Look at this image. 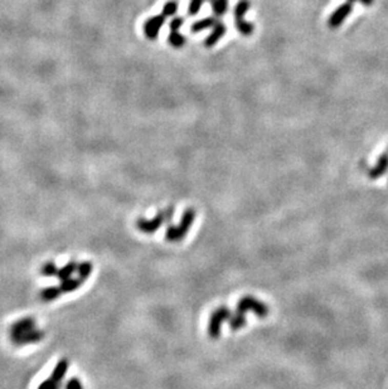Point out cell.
<instances>
[{"mask_svg": "<svg viewBox=\"0 0 388 389\" xmlns=\"http://www.w3.org/2000/svg\"><path fill=\"white\" fill-rule=\"evenodd\" d=\"M195 217H197V212H195L194 208H188V209L184 210L178 226L168 224L167 231H165V240L168 242H180V241H183L186 235L188 234Z\"/></svg>", "mask_w": 388, "mask_h": 389, "instance_id": "cell-1", "label": "cell"}, {"mask_svg": "<svg viewBox=\"0 0 388 389\" xmlns=\"http://www.w3.org/2000/svg\"><path fill=\"white\" fill-rule=\"evenodd\" d=\"M173 217H174V208L168 207L164 210H160L153 218H139L136 221V227L142 233L153 234L164 224H170Z\"/></svg>", "mask_w": 388, "mask_h": 389, "instance_id": "cell-2", "label": "cell"}, {"mask_svg": "<svg viewBox=\"0 0 388 389\" xmlns=\"http://www.w3.org/2000/svg\"><path fill=\"white\" fill-rule=\"evenodd\" d=\"M236 310L244 312V314L251 311L258 317H266L270 312L269 306L266 305L265 302H262V301L257 300V298L254 297V296H250V295L242 296V297L239 298L237 302V309H236Z\"/></svg>", "mask_w": 388, "mask_h": 389, "instance_id": "cell-3", "label": "cell"}, {"mask_svg": "<svg viewBox=\"0 0 388 389\" xmlns=\"http://www.w3.org/2000/svg\"><path fill=\"white\" fill-rule=\"evenodd\" d=\"M231 317V310L228 306H219L211 314L208 322V335L212 339H217L221 335L222 324Z\"/></svg>", "mask_w": 388, "mask_h": 389, "instance_id": "cell-4", "label": "cell"}, {"mask_svg": "<svg viewBox=\"0 0 388 389\" xmlns=\"http://www.w3.org/2000/svg\"><path fill=\"white\" fill-rule=\"evenodd\" d=\"M165 16L163 14L160 15H155V16H150V18L147 19V21L142 26V31H144V34L147 35V38L149 40H155L158 38L159 32H160L161 27L164 26L165 23Z\"/></svg>", "mask_w": 388, "mask_h": 389, "instance_id": "cell-5", "label": "cell"}, {"mask_svg": "<svg viewBox=\"0 0 388 389\" xmlns=\"http://www.w3.org/2000/svg\"><path fill=\"white\" fill-rule=\"evenodd\" d=\"M352 10H353V4H352L351 2L343 3V4L339 5V7H338L337 9L332 13V15L329 16L328 26L332 29L338 28V27H339L340 24H342L343 21L348 18V15L351 14Z\"/></svg>", "mask_w": 388, "mask_h": 389, "instance_id": "cell-6", "label": "cell"}, {"mask_svg": "<svg viewBox=\"0 0 388 389\" xmlns=\"http://www.w3.org/2000/svg\"><path fill=\"white\" fill-rule=\"evenodd\" d=\"M226 33H227V27H226V24L222 23V21H218V23L213 27L211 34L206 38L203 45H205V47H207V48L214 47V46H216L217 43H218L219 40L224 37Z\"/></svg>", "mask_w": 388, "mask_h": 389, "instance_id": "cell-7", "label": "cell"}, {"mask_svg": "<svg viewBox=\"0 0 388 389\" xmlns=\"http://www.w3.org/2000/svg\"><path fill=\"white\" fill-rule=\"evenodd\" d=\"M34 325H35L34 320H32V319H22L21 321L15 322V324L12 327V330H10V334H12V340L14 341L15 339H18L21 335L28 333V331L33 330V329H35Z\"/></svg>", "mask_w": 388, "mask_h": 389, "instance_id": "cell-8", "label": "cell"}, {"mask_svg": "<svg viewBox=\"0 0 388 389\" xmlns=\"http://www.w3.org/2000/svg\"><path fill=\"white\" fill-rule=\"evenodd\" d=\"M388 170V153H384L378 158V161H377L376 165L371 169L368 175H370L371 179L376 180L378 178H381L382 175H384Z\"/></svg>", "mask_w": 388, "mask_h": 389, "instance_id": "cell-9", "label": "cell"}, {"mask_svg": "<svg viewBox=\"0 0 388 389\" xmlns=\"http://www.w3.org/2000/svg\"><path fill=\"white\" fill-rule=\"evenodd\" d=\"M218 18L216 15L214 16H207V18H203L200 20H197L194 24H192L191 32L192 33H199L206 31V29L213 28L217 23H218Z\"/></svg>", "mask_w": 388, "mask_h": 389, "instance_id": "cell-10", "label": "cell"}, {"mask_svg": "<svg viewBox=\"0 0 388 389\" xmlns=\"http://www.w3.org/2000/svg\"><path fill=\"white\" fill-rule=\"evenodd\" d=\"M45 336V334L42 331L37 330V329H33V330L28 331V333L23 334V335L19 336L18 339H15L14 342L18 345L23 344H29V342H38L42 340V338Z\"/></svg>", "mask_w": 388, "mask_h": 389, "instance_id": "cell-11", "label": "cell"}, {"mask_svg": "<svg viewBox=\"0 0 388 389\" xmlns=\"http://www.w3.org/2000/svg\"><path fill=\"white\" fill-rule=\"evenodd\" d=\"M228 324L232 331H238L239 329L246 327L247 320H246V314L239 310H236L235 314L231 315V317L228 319Z\"/></svg>", "mask_w": 388, "mask_h": 389, "instance_id": "cell-12", "label": "cell"}, {"mask_svg": "<svg viewBox=\"0 0 388 389\" xmlns=\"http://www.w3.org/2000/svg\"><path fill=\"white\" fill-rule=\"evenodd\" d=\"M85 280H82V278H67V280H63L62 282H60V292L62 294H68V292H73L76 291L77 289H78L79 286H81L82 284H84Z\"/></svg>", "mask_w": 388, "mask_h": 389, "instance_id": "cell-13", "label": "cell"}, {"mask_svg": "<svg viewBox=\"0 0 388 389\" xmlns=\"http://www.w3.org/2000/svg\"><path fill=\"white\" fill-rule=\"evenodd\" d=\"M68 371V361L67 359H62V360H59L58 363H57V365L54 366L53 369V373H52V379L54 380V382L57 383H60V380L65 378L66 373H67Z\"/></svg>", "mask_w": 388, "mask_h": 389, "instance_id": "cell-14", "label": "cell"}, {"mask_svg": "<svg viewBox=\"0 0 388 389\" xmlns=\"http://www.w3.org/2000/svg\"><path fill=\"white\" fill-rule=\"evenodd\" d=\"M217 18L224 15L228 10V0H207Z\"/></svg>", "mask_w": 388, "mask_h": 389, "instance_id": "cell-15", "label": "cell"}, {"mask_svg": "<svg viewBox=\"0 0 388 389\" xmlns=\"http://www.w3.org/2000/svg\"><path fill=\"white\" fill-rule=\"evenodd\" d=\"M168 43L172 47L179 49L187 45V38L186 35L180 34L179 32H170L169 37H168Z\"/></svg>", "mask_w": 388, "mask_h": 389, "instance_id": "cell-16", "label": "cell"}, {"mask_svg": "<svg viewBox=\"0 0 388 389\" xmlns=\"http://www.w3.org/2000/svg\"><path fill=\"white\" fill-rule=\"evenodd\" d=\"M235 27L242 35H251L255 31L254 24L244 19H235Z\"/></svg>", "mask_w": 388, "mask_h": 389, "instance_id": "cell-17", "label": "cell"}, {"mask_svg": "<svg viewBox=\"0 0 388 389\" xmlns=\"http://www.w3.org/2000/svg\"><path fill=\"white\" fill-rule=\"evenodd\" d=\"M250 7H251V4H250L249 0H239L237 4H236L235 10H233L235 19H244V15L249 12Z\"/></svg>", "mask_w": 388, "mask_h": 389, "instance_id": "cell-18", "label": "cell"}, {"mask_svg": "<svg viewBox=\"0 0 388 389\" xmlns=\"http://www.w3.org/2000/svg\"><path fill=\"white\" fill-rule=\"evenodd\" d=\"M77 265L76 262H70V264H67L65 266V267L59 268L58 270V273H57V276L59 277L60 281L63 280H67V278H70L71 276L73 275V272H77Z\"/></svg>", "mask_w": 388, "mask_h": 389, "instance_id": "cell-19", "label": "cell"}, {"mask_svg": "<svg viewBox=\"0 0 388 389\" xmlns=\"http://www.w3.org/2000/svg\"><path fill=\"white\" fill-rule=\"evenodd\" d=\"M60 294H62V292H60L59 287L51 286V287H46L45 290H42V292H40V297H42V300H45V301H53V300H56Z\"/></svg>", "mask_w": 388, "mask_h": 389, "instance_id": "cell-20", "label": "cell"}, {"mask_svg": "<svg viewBox=\"0 0 388 389\" xmlns=\"http://www.w3.org/2000/svg\"><path fill=\"white\" fill-rule=\"evenodd\" d=\"M178 12V2L177 0H169L168 3H165L163 9H161V14H163L165 18L168 16H173L177 14Z\"/></svg>", "mask_w": 388, "mask_h": 389, "instance_id": "cell-21", "label": "cell"}, {"mask_svg": "<svg viewBox=\"0 0 388 389\" xmlns=\"http://www.w3.org/2000/svg\"><path fill=\"white\" fill-rule=\"evenodd\" d=\"M91 272H92V264L89 261H85L77 266V273H78V277L82 278V280H86L91 275Z\"/></svg>", "mask_w": 388, "mask_h": 389, "instance_id": "cell-22", "label": "cell"}, {"mask_svg": "<svg viewBox=\"0 0 388 389\" xmlns=\"http://www.w3.org/2000/svg\"><path fill=\"white\" fill-rule=\"evenodd\" d=\"M206 2H207V0H191L188 5V15H197L198 13H199L202 5L205 4Z\"/></svg>", "mask_w": 388, "mask_h": 389, "instance_id": "cell-23", "label": "cell"}, {"mask_svg": "<svg viewBox=\"0 0 388 389\" xmlns=\"http://www.w3.org/2000/svg\"><path fill=\"white\" fill-rule=\"evenodd\" d=\"M58 273V268L53 262H48L42 267V275L45 276H57Z\"/></svg>", "mask_w": 388, "mask_h": 389, "instance_id": "cell-24", "label": "cell"}, {"mask_svg": "<svg viewBox=\"0 0 388 389\" xmlns=\"http://www.w3.org/2000/svg\"><path fill=\"white\" fill-rule=\"evenodd\" d=\"M183 24H184V18H181V16H175V18H173L172 21L169 23L170 32H179V29L181 28Z\"/></svg>", "mask_w": 388, "mask_h": 389, "instance_id": "cell-25", "label": "cell"}, {"mask_svg": "<svg viewBox=\"0 0 388 389\" xmlns=\"http://www.w3.org/2000/svg\"><path fill=\"white\" fill-rule=\"evenodd\" d=\"M58 387H59V383L54 382L52 378H49V379H47L43 383H40L38 389H58Z\"/></svg>", "mask_w": 388, "mask_h": 389, "instance_id": "cell-26", "label": "cell"}, {"mask_svg": "<svg viewBox=\"0 0 388 389\" xmlns=\"http://www.w3.org/2000/svg\"><path fill=\"white\" fill-rule=\"evenodd\" d=\"M66 389H84L82 388L81 382H79L78 378H72V379L68 380L67 385H66Z\"/></svg>", "mask_w": 388, "mask_h": 389, "instance_id": "cell-27", "label": "cell"}, {"mask_svg": "<svg viewBox=\"0 0 388 389\" xmlns=\"http://www.w3.org/2000/svg\"><path fill=\"white\" fill-rule=\"evenodd\" d=\"M374 0H359V3H362L363 5H372Z\"/></svg>", "mask_w": 388, "mask_h": 389, "instance_id": "cell-28", "label": "cell"}, {"mask_svg": "<svg viewBox=\"0 0 388 389\" xmlns=\"http://www.w3.org/2000/svg\"><path fill=\"white\" fill-rule=\"evenodd\" d=\"M349 2H351V3H353V2H359V0H349Z\"/></svg>", "mask_w": 388, "mask_h": 389, "instance_id": "cell-29", "label": "cell"}]
</instances>
